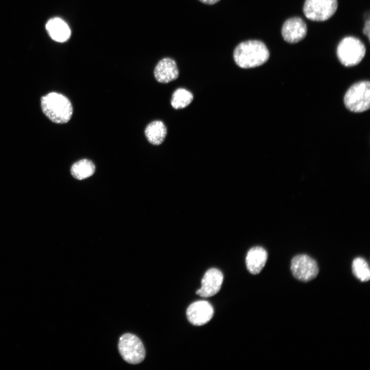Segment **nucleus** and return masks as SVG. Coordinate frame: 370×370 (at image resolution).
I'll list each match as a JSON object with an SVG mask.
<instances>
[{"mask_svg":"<svg viewBox=\"0 0 370 370\" xmlns=\"http://www.w3.org/2000/svg\"><path fill=\"white\" fill-rule=\"evenodd\" d=\"M269 51L261 41L250 40L240 43L234 49L233 59L240 68L248 69L260 66L269 58Z\"/></svg>","mask_w":370,"mask_h":370,"instance_id":"1","label":"nucleus"},{"mask_svg":"<svg viewBox=\"0 0 370 370\" xmlns=\"http://www.w3.org/2000/svg\"><path fill=\"white\" fill-rule=\"evenodd\" d=\"M41 105L44 115L55 123H66L72 115L73 108L70 100L58 92H52L43 96Z\"/></svg>","mask_w":370,"mask_h":370,"instance_id":"2","label":"nucleus"},{"mask_svg":"<svg viewBox=\"0 0 370 370\" xmlns=\"http://www.w3.org/2000/svg\"><path fill=\"white\" fill-rule=\"evenodd\" d=\"M346 107L354 113L368 110L370 106V83L361 81L352 85L344 97Z\"/></svg>","mask_w":370,"mask_h":370,"instance_id":"3","label":"nucleus"},{"mask_svg":"<svg viewBox=\"0 0 370 370\" xmlns=\"http://www.w3.org/2000/svg\"><path fill=\"white\" fill-rule=\"evenodd\" d=\"M366 49L364 44L353 36L343 38L338 44L337 54L340 62L345 66L358 64L364 58Z\"/></svg>","mask_w":370,"mask_h":370,"instance_id":"4","label":"nucleus"},{"mask_svg":"<svg viewBox=\"0 0 370 370\" xmlns=\"http://www.w3.org/2000/svg\"><path fill=\"white\" fill-rule=\"evenodd\" d=\"M118 349L123 359L131 364L141 363L145 356L142 342L137 336L132 334H125L119 338Z\"/></svg>","mask_w":370,"mask_h":370,"instance_id":"5","label":"nucleus"},{"mask_svg":"<svg viewBox=\"0 0 370 370\" xmlns=\"http://www.w3.org/2000/svg\"><path fill=\"white\" fill-rule=\"evenodd\" d=\"M337 8V0H306L303 12L310 20L324 21L335 14Z\"/></svg>","mask_w":370,"mask_h":370,"instance_id":"6","label":"nucleus"},{"mask_svg":"<svg viewBox=\"0 0 370 370\" xmlns=\"http://www.w3.org/2000/svg\"><path fill=\"white\" fill-rule=\"evenodd\" d=\"M290 268L293 276L304 282L313 280L319 273L316 261L305 254L294 256L291 260Z\"/></svg>","mask_w":370,"mask_h":370,"instance_id":"7","label":"nucleus"},{"mask_svg":"<svg viewBox=\"0 0 370 370\" xmlns=\"http://www.w3.org/2000/svg\"><path fill=\"white\" fill-rule=\"evenodd\" d=\"M186 314L188 320L191 324L201 326L211 320L214 314V309L208 301H198L188 307Z\"/></svg>","mask_w":370,"mask_h":370,"instance_id":"8","label":"nucleus"},{"mask_svg":"<svg viewBox=\"0 0 370 370\" xmlns=\"http://www.w3.org/2000/svg\"><path fill=\"white\" fill-rule=\"evenodd\" d=\"M224 279L222 272L218 269L211 268L205 273L201 280V287L196 294L203 298L215 295L220 290Z\"/></svg>","mask_w":370,"mask_h":370,"instance_id":"9","label":"nucleus"},{"mask_svg":"<svg viewBox=\"0 0 370 370\" xmlns=\"http://www.w3.org/2000/svg\"><path fill=\"white\" fill-rule=\"evenodd\" d=\"M307 31V26L305 22L299 17H293L285 22L281 32L283 38L286 42L294 44L304 39Z\"/></svg>","mask_w":370,"mask_h":370,"instance_id":"10","label":"nucleus"},{"mask_svg":"<svg viewBox=\"0 0 370 370\" xmlns=\"http://www.w3.org/2000/svg\"><path fill=\"white\" fill-rule=\"evenodd\" d=\"M154 74L158 82L168 83L178 78L179 71L174 60L170 58H165L157 63L154 69Z\"/></svg>","mask_w":370,"mask_h":370,"instance_id":"11","label":"nucleus"},{"mask_svg":"<svg viewBox=\"0 0 370 370\" xmlns=\"http://www.w3.org/2000/svg\"><path fill=\"white\" fill-rule=\"evenodd\" d=\"M267 258V252L264 248L260 246L251 248L246 257L248 270L253 274H258L264 267Z\"/></svg>","mask_w":370,"mask_h":370,"instance_id":"12","label":"nucleus"},{"mask_svg":"<svg viewBox=\"0 0 370 370\" xmlns=\"http://www.w3.org/2000/svg\"><path fill=\"white\" fill-rule=\"evenodd\" d=\"M46 29L54 41L63 42L70 36V30L67 24L62 19L54 17L49 20L46 24Z\"/></svg>","mask_w":370,"mask_h":370,"instance_id":"13","label":"nucleus"},{"mask_svg":"<svg viewBox=\"0 0 370 370\" xmlns=\"http://www.w3.org/2000/svg\"><path fill=\"white\" fill-rule=\"evenodd\" d=\"M144 134L150 143L158 145L163 142L167 134V130L162 121L156 120L146 126Z\"/></svg>","mask_w":370,"mask_h":370,"instance_id":"14","label":"nucleus"},{"mask_svg":"<svg viewBox=\"0 0 370 370\" xmlns=\"http://www.w3.org/2000/svg\"><path fill=\"white\" fill-rule=\"evenodd\" d=\"M70 171L73 177L82 180L94 174L95 166L91 161L84 159L75 162L72 165Z\"/></svg>","mask_w":370,"mask_h":370,"instance_id":"15","label":"nucleus"},{"mask_svg":"<svg viewBox=\"0 0 370 370\" xmlns=\"http://www.w3.org/2000/svg\"><path fill=\"white\" fill-rule=\"evenodd\" d=\"M193 99V94L188 90L180 88L173 94L171 103L175 109H181L189 105Z\"/></svg>","mask_w":370,"mask_h":370,"instance_id":"16","label":"nucleus"},{"mask_svg":"<svg viewBox=\"0 0 370 370\" xmlns=\"http://www.w3.org/2000/svg\"><path fill=\"white\" fill-rule=\"evenodd\" d=\"M354 275L361 282H367L370 279V270L367 262L362 257L355 258L352 263Z\"/></svg>","mask_w":370,"mask_h":370,"instance_id":"17","label":"nucleus"},{"mask_svg":"<svg viewBox=\"0 0 370 370\" xmlns=\"http://www.w3.org/2000/svg\"><path fill=\"white\" fill-rule=\"evenodd\" d=\"M369 20H368L365 22L364 27L363 29V34L367 36L368 40H369Z\"/></svg>","mask_w":370,"mask_h":370,"instance_id":"18","label":"nucleus"},{"mask_svg":"<svg viewBox=\"0 0 370 370\" xmlns=\"http://www.w3.org/2000/svg\"><path fill=\"white\" fill-rule=\"evenodd\" d=\"M201 3L208 4V5H213L218 2H219L220 0H198Z\"/></svg>","mask_w":370,"mask_h":370,"instance_id":"19","label":"nucleus"}]
</instances>
